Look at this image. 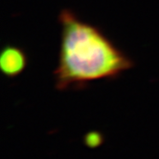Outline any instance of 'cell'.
<instances>
[{
  "mask_svg": "<svg viewBox=\"0 0 159 159\" xmlns=\"http://www.w3.org/2000/svg\"><path fill=\"white\" fill-rule=\"evenodd\" d=\"M84 140H85V143L87 146L95 148V147H98L99 145H101L103 138H102L101 133H98L96 131H92V132H89L86 134Z\"/></svg>",
  "mask_w": 159,
  "mask_h": 159,
  "instance_id": "obj_3",
  "label": "cell"
},
{
  "mask_svg": "<svg viewBox=\"0 0 159 159\" xmlns=\"http://www.w3.org/2000/svg\"><path fill=\"white\" fill-rule=\"evenodd\" d=\"M58 65L54 71L59 90L82 88L88 83L114 79L133 66V61L98 27L63 9Z\"/></svg>",
  "mask_w": 159,
  "mask_h": 159,
  "instance_id": "obj_1",
  "label": "cell"
},
{
  "mask_svg": "<svg viewBox=\"0 0 159 159\" xmlns=\"http://www.w3.org/2000/svg\"><path fill=\"white\" fill-rule=\"evenodd\" d=\"M27 66V56L21 48L6 45L0 53V69L8 78H14L24 71Z\"/></svg>",
  "mask_w": 159,
  "mask_h": 159,
  "instance_id": "obj_2",
  "label": "cell"
}]
</instances>
